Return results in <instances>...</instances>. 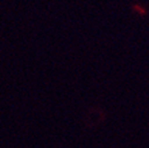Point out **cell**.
<instances>
[{"mask_svg": "<svg viewBox=\"0 0 149 148\" xmlns=\"http://www.w3.org/2000/svg\"><path fill=\"white\" fill-rule=\"evenodd\" d=\"M134 10H135V13H138V14H140L141 16H144L145 15V8L143 6H139V5L135 4L133 6Z\"/></svg>", "mask_w": 149, "mask_h": 148, "instance_id": "cell-1", "label": "cell"}]
</instances>
